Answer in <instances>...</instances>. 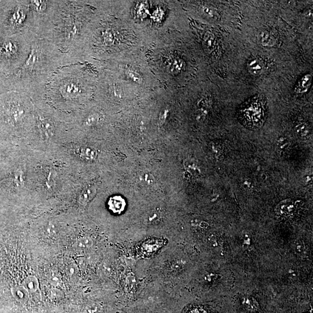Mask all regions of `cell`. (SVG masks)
I'll use <instances>...</instances> for the list:
<instances>
[{
  "instance_id": "d4e9b609",
  "label": "cell",
  "mask_w": 313,
  "mask_h": 313,
  "mask_svg": "<svg viewBox=\"0 0 313 313\" xmlns=\"http://www.w3.org/2000/svg\"><path fill=\"white\" fill-rule=\"evenodd\" d=\"M161 212L158 211H153L148 215L147 220L149 223L153 224L156 223V222L159 221V219L161 218Z\"/></svg>"
},
{
  "instance_id": "5b68a950",
  "label": "cell",
  "mask_w": 313,
  "mask_h": 313,
  "mask_svg": "<svg viewBox=\"0 0 313 313\" xmlns=\"http://www.w3.org/2000/svg\"><path fill=\"white\" fill-rule=\"evenodd\" d=\"M37 36L34 31L0 37V70L13 74L22 67L30 54L31 45Z\"/></svg>"
},
{
  "instance_id": "30bf717a",
  "label": "cell",
  "mask_w": 313,
  "mask_h": 313,
  "mask_svg": "<svg viewBox=\"0 0 313 313\" xmlns=\"http://www.w3.org/2000/svg\"><path fill=\"white\" fill-rule=\"evenodd\" d=\"M74 154L78 157L85 161H93L98 156V151L93 147L87 145H79L73 149Z\"/></svg>"
},
{
  "instance_id": "4fadbf2b",
  "label": "cell",
  "mask_w": 313,
  "mask_h": 313,
  "mask_svg": "<svg viewBox=\"0 0 313 313\" xmlns=\"http://www.w3.org/2000/svg\"><path fill=\"white\" fill-rule=\"evenodd\" d=\"M261 45L265 46H274L277 43V38L274 34L268 30L262 31L259 35Z\"/></svg>"
},
{
  "instance_id": "3957f363",
  "label": "cell",
  "mask_w": 313,
  "mask_h": 313,
  "mask_svg": "<svg viewBox=\"0 0 313 313\" xmlns=\"http://www.w3.org/2000/svg\"><path fill=\"white\" fill-rule=\"evenodd\" d=\"M85 67L83 62H78L56 70L46 84L45 101L62 113H74L89 96Z\"/></svg>"
},
{
  "instance_id": "7a4b0ae2",
  "label": "cell",
  "mask_w": 313,
  "mask_h": 313,
  "mask_svg": "<svg viewBox=\"0 0 313 313\" xmlns=\"http://www.w3.org/2000/svg\"><path fill=\"white\" fill-rule=\"evenodd\" d=\"M89 8L83 1L58 0L51 30L44 39L65 53L84 60V48L89 32Z\"/></svg>"
},
{
  "instance_id": "d6986e66",
  "label": "cell",
  "mask_w": 313,
  "mask_h": 313,
  "mask_svg": "<svg viewBox=\"0 0 313 313\" xmlns=\"http://www.w3.org/2000/svg\"><path fill=\"white\" fill-rule=\"evenodd\" d=\"M11 295L16 300H22L26 299L28 296L27 291L23 286L15 285L10 289Z\"/></svg>"
},
{
  "instance_id": "8992f818",
  "label": "cell",
  "mask_w": 313,
  "mask_h": 313,
  "mask_svg": "<svg viewBox=\"0 0 313 313\" xmlns=\"http://www.w3.org/2000/svg\"><path fill=\"white\" fill-rule=\"evenodd\" d=\"M0 18V30L5 36L34 31L30 0L7 2Z\"/></svg>"
},
{
  "instance_id": "ffe728a7",
  "label": "cell",
  "mask_w": 313,
  "mask_h": 313,
  "mask_svg": "<svg viewBox=\"0 0 313 313\" xmlns=\"http://www.w3.org/2000/svg\"><path fill=\"white\" fill-rule=\"evenodd\" d=\"M295 131L297 135L302 138H307L311 134V129L305 122L300 121L297 123L295 126Z\"/></svg>"
},
{
  "instance_id": "4dcf8cb0",
  "label": "cell",
  "mask_w": 313,
  "mask_h": 313,
  "mask_svg": "<svg viewBox=\"0 0 313 313\" xmlns=\"http://www.w3.org/2000/svg\"><path fill=\"white\" fill-rule=\"evenodd\" d=\"M206 45L209 46H212L213 45H215V40L213 37L211 35L208 36V38L205 39Z\"/></svg>"
},
{
  "instance_id": "52a82bcc",
  "label": "cell",
  "mask_w": 313,
  "mask_h": 313,
  "mask_svg": "<svg viewBox=\"0 0 313 313\" xmlns=\"http://www.w3.org/2000/svg\"><path fill=\"white\" fill-rule=\"evenodd\" d=\"M33 15L34 31L40 39H45L51 30L57 10L58 0H30Z\"/></svg>"
},
{
  "instance_id": "ac0fdd59",
  "label": "cell",
  "mask_w": 313,
  "mask_h": 313,
  "mask_svg": "<svg viewBox=\"0 0 313 313\" xmlns=\"http://www.w3.org/2000/svg\"><path fill=\"white\" fill-rule=\"evenodd\" d=\"M186 67V63L183 59L176 58L169 63L168 69L172 73H179L184 69Z\"/></svg>"
},
{
  "instance_id": "e0dca14e",
  "label": "cell",
  "mask_w": 313,
  "mask_h": 313,
  "mask_svg": "<svg viewBox=\"0 0 313 313\" xmlns=\"http://www.w3.org/2000/svg\"><path fill=\"white\" fill-rule=\"evenodd\" d=\"M22 286L27 292H34L39 289L40 284L36 277L34 275H29L24 278Z\"/></svg>"
},
{
  "instance_id": "cb8c5ba5",
  "label": "cell",
  "mask_w": 313,
  "mask_h": 313,
  "mask_svg": "<svg viewBox=\"0 0 313 313\" xmlns=\"http://www.w3.org/2000/svg\"><path fill=\"white\" fill-rule=\"evenodd\" d=\"M126 74L127 76L132 80L134 82L140 84L142 83L143 78L141 75L137 73L136 71L132 69H128L126 70Z\"/></svg>"
},
{
  "instance_id": "6da1fadb",
  "label": "cell",
  "mask_w": 313,
  "mask_h": 313,
  "mask_svg": "<svg viewBox=\"0 0 313 313\" xmlns=\"http://www.w3.org/2000/svg\"><path fill=\"white\" fill-rule=\"evenodd\" d=\"M78 62L83 61L62 52L49 41L37 36L27 60L9 78L12 90L26 94L33 101L45 100L46 84L54 72Z\"/></svg>"
},
{
  "instance_id": "ba28073f",
  "label": "cell",
  "mask_w": 313,
  "mask_h": 313,
  "mask_svg": "<svg viewBox=\"0 0 313 313\" xmlns=\"http://www.w3.org/2000/svg\"><path fill=\"white\" fill-rule=\"evenodd\" d=\"M239 115L244 126L250 130L259 129L265 121V104L259 99H253L240 109Z\"/></svg>"
},
{
  "instance_id": "7c38bea8",
  "label": "cell",
  "mask_w": 313,
  "mask_h": 313,
  "mask_svg": "<svg viewBox=\"0 0 313 313\" xmlns=\"http://www.w3.org/2000/svg\"><path fill=\"white\" fill-rule=\"evenodd\" d=\"M108 205L109 209L115 214H120L124 210L126 203L121 197L115 196L110 199Z\"/></svg>"
},
{
  "instance_id": "f1b7e54d",
  "label": "cell",
  "mask_w": 313,
  "mask_h": 313,
  "mask_svg": "<svg viewBox=\"0 0 313 313\" xmlns=\"http://www.w3.org/2000/svg\"><path fill=\"white\" fill-rule=\"evenodd\" d=\"M243 187L246 190H252L253 189V183L252 181L249 179H245L243 181L242 184Z\"/></svg>"
},
{
  "instance_id": "83f0119b",
  "label": "cell",
  "mask_w": 313,
  "mask_h": 313,
  "mask_svg": "<svg viewBox=\"0 0 313 313\" xmlns=\"http://www.w3.org/2000/svg\"><path fill=\"white\" fill-rule=\"evenodd\" d=\"M50 283L52 286H58L61 283V278L59 275L56 273H52L49 278Z\"/></svg>"
},
{
  "instance_id": "8fae6325",
  "label": "cell",
  "mask_w": 313,
  "mask_h": 313,
  "mask_svg": "<svg viewBox=\"0 0 313 313\" xmlns=\"http://www.w3.org/2000/svg\"><path fill=\"white\" fill-rule=\"evenodd\" d=\"M96 193V188L93 184L87 186L81 192L79 197V202L81 205L86 206L95 197Z\"/></svg>"
},
{
  "instance_id": "4316f807",
  "label": "cell",
  "mask_w": 313,
  "mask_h": 313,
  "mask_svg": "<svg viewBox=\"0 0 313 313\" xmlns=\"http://www.w3.org/2000/svg\"><path fill=\"white\" fill-rule=\"evenodd\" d=\"M77 266L75 264H70L68 265L67 268V273L68 276L73 278L76 276L78 273Z\"/></svg>"
},
{
  "instance_id": "484cf974",
  "label": "cell",
  "mask_w": 313,
  "mask_h": 313,
  "mask_svg": "<svg viewBox=\"0 0 313 313\" xmlns=\"http://www.w3.org/2000/svg\"><path fill=\"white\" fill-rule=\"evenodd\" d=\"M302 182L306 186H311L313 183V172L312 171L306 172L302 177Z\"/></svg>"
},
{
  "instance_id": "1f68e13d",
  "label": "cell",
  "mask_w": 313,
  "mask_h": 313,
  "mask_svg": "<svg viewBox=\"0 0 313 313\" xmlns=\"http://www.w3.org/2000/svg\"><path fill=\"white\" fill-rule=\"evenodd\" d=\"M202 10L203 11V12H204V13L206 15H208L209 17H214L215 15L214 12H213L211 9L205 7H203V8H202Z\"/></svg>"
},
{
  "instance_id": "f546056e",
  "label": "cell",
  "mask_w": 313,
  "mask_h": 313,
  "mask_svg": "<svg viewBox=\"0 0 313 313\" xmlns=\"http://www.w3.org/2000/svg\"><path fill=\"white\" fill-rule=\"evenodd\" d=\"M168 114V110H166V111H165L164 112H162V113L160 115V116H159V118L158 122V124L159 125H162L164 124L166 120V118H167V117Z\"/></svg>"
},
{
  "instance_id": "44dd1931",
  "label": "cell",
  "mask_w": 313,
  "mask_h": 313,
  "mask_svg": "<svg viewBox=\"0 0 313 313\" xmlns=\"http://www.w3.org/2000/svg\"><path fill=\"white\" fill-rule=\"evenodd\" d=\"M184 167L191 175L198 176L200 174V170L198 164L194 159H187L184 162Z\"/></svg>"
},
{
  "instance_id": "2e32d148",
  "label": "cell",
  "mask_w": 313,
  "mask_h": 313,
  "mask_svg": "<svg viewBox=\"0 0 313 313\" xmlns=\"http://www.w3.org/2000/svg\"><path fill=\"white\" fill-rule=\"evenodd\" d=\"M312 85V76L306 74L299 81L295 87V91L297 93H306Z\"/></svg>"
},
{
  "instance_id": "9a60e30c",
  "label": "cell",
  "mask_w": 313,
  "mask_h": 313,
  "mask_svg": "<svg viewBox=\"0 0 313 313\" xmlns=\"http://www.w3.org/2000/svg\"><path fill=\"white\" fill-rule=\"evenodd\" d=\"M93 241L89 237H83L78 239L74 244L75 250L77 252H84L91 248Z\"/></svg>"
},
{
  "instance_id": "9c48e42d",
  "label": "cell",
  "mask_w": 313,
  "mask_h": 313,
  "mask_svg": "<svg viewBox=\"0 0 313 313\" xmlns=\"http://www.w3.org/2000/svg\"><path fill=\"white\" fill-rule=\"evenodd\" d=\"M297 209V202L286 200L282 201L277 206L275 211L278 217L288 218L292 217Z\"/></svg>"
},
{
  "instance_id": "5bb4252c",
  "label": "cell",
  "mask_w": 313,
  "mask_h": 313,
  "mask_svg": "<svg viewBox=\"0 0 313 313\" xmlns=\"http://www.w3.org/2000/svg\"><path fill=\"white\" fill-rule=\"evenodd\" d=\"M265 66L264 63L259 59H253L247 65V68L253 76H258L263 73Z\"/></svg>"
},
{
  "instance_id": "7402d4cb",
  "label": "cell",
  "mask_w": 313,
  "mask_h": 313,
  "mask_svg": "<svg viewBox=\"0 0 313 313\" xmlns=\"http://www.w3.org/2000/svg\"><path fill=\"white\" fill-rule=\"evenodd\" d=\"M290 145V143L289 140L285 138V137H281L279 139H278L276 144H275V148H276L277 152L280 155H284L285 153L288 152Z\"/></svg>"
},
{
  "instance_id": "603a6c76",
  "label": "cell",
  "mask_w": 313,
  "mask_h": 313,
  "mask_svg": "<svg viewBox=\"0 0 313 313\" xmlns=\"http://www.w3.org/2000/svg\"><path fill=\"white\" fill-rule=\"evenodd\" d=\"M155 179L154 176L152 174L149 173V172L141 174L138 176L139 182L143 184V185H151L154 183Z\"/></svg>"
},
{
  "instance_id": "277c9868",
  "label": "cell",
  "mask_w": 313,
  "mask_h": 313,
  "mask_svg": "<svg viewBox=\"0 0 313 313\" xmlns=\"http://www.w3.org/2000/svg\"><path fill=\"white\" fill-rule=\"evenodd\" d=\"M0 103L2 117L12 130L25 136L33 134L35 107L26 94L12 90Z\"/></svg>"
}]
</instances>
